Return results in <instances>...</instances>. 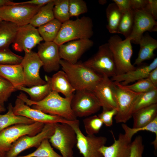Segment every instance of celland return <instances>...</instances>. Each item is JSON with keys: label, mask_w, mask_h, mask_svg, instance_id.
<instances>
[{"label": "cell", "mask_w": 157, "mask_h": 157, "mask_svg": "<svg viewBox=\"0 0 157 157\" xmlns=\"http://www.w3.org/2000/svg\"><path fill=\"white\" fill-rule=\"evenodd\" d=\"M72 96L63 97L58 93L51 91L46 97L39 101H31L23 92L20 93L17 97L22 100L27 105L32 106L33 108L47 114L61 117L68 121H73L76 119L77 117L71 108Z\"/></svg>", "instance_id": "obj_1"}, {"label": "cell", "mask_w": 157, "mask_h": 157, "mask_svg": "<svg viewBox=\"0 0 157 157\" xmlns=\"http://www.w3.org/2000/svg\"><path fill=\"white\" fill-rule=\"evenodd\" d=\"M60 65L76 91H92L103 77L83 63L72 64L61 59Z\"/></svg>", "instance_id": "obj_2"}, {"label": "cell", "mask_w": 157, "mask_h": 157, "mask_svg": "<svg viewBox=\"0 0 157 157\" xmlns=\"http://www.w3.org/2000/svg\"><path fill=\"white\" fill-rule=\"evenodd\" d=\"M93 27L92 20L89 17L83 16L75 20L70 19L62 23L53 42L59 46L74 40L90 39L94 33Z\"/></svg>", "instance_id": "obj_3"}, {"label": "cell", "mask_w": 157, "mask_h": 157, "mask_svg": "<svg viewBox=\"0 0 157 157\" xmlns=\"http://www.w3.org/2000/svg\"><path fill=\"white\" fill-rule=\"evenodd\" d=\"M131 40L128 38L124 40L118 35L111 36L107 42L112 53L116 68V75L134 70L131 58L133 53Z\"/></svg>", "instance_id": "obj_4"}, {"label": "cell", "mask_w": 157, "mask_h": 157, "mask_svg": "<svg viewBox=\"0 0 157 157\" xmlns=\"http://www.w3.org/2000/svg\"><path fill=\"white\" fill-rule=\"evenodd\" d=\"M45 124L35 122L31 124H20L7 127L0 132V157H5L12 144L24 135L33 136L40 132Z\"/></svg>", "instance_id": "obj_5"}, {"label": "cell", "mask_w": 157, "mask_h": 157, "mask_svg": "<svg viewBox=\"0 0 157 157\" xmlns=\"http://www.w3.org/2000/svg\"><path fill=\"white\" fill-rule=\"evenodd\" d=\"M49 140L59 151L62 157L73 156V149L77 143V136L74 129L69 124L55 123L54 132Z\"/></svg>", "instance_id": "obj_6"}, {"label": "cell", "mask_w": 157, "mask_h": 157, "mask_svg": "<svg viewBox=\"0 0 157 157\" xmlns=\"http://www.w3.org/2000/svg\"><path fill=\"white\" fill-rule=\"evenodd\" d=\"M74 129L77 136V147L83 157H103L99 151L105 145L107 138L103 136L95 135H85L79 127V121L76 119L69 124Z\"/></svg>", "instance_id": "obj_7"}, {"label": "cell", "mask_w": 157, "mask_h": 157, "mask_svg": "<svg viewBox=\"0 0 157 157\" xmlns=\"http://www.w3.org/2000/svg\"><path fill=\"white\" fill-rule=\"evenodd\" d=\"M83 63L103 76L109 78L116 74L113 57L107 43L100 46L96 53Z\"/></svg>", "instance_id": "obj_8"}, {"label": "cell", "mask_w": 157, "mask_h": 157, "mask_svg": "<svg viewBox=\"0 0 157 157\" xmlns=\"http://www.w3.org/2000/svg\"><path fill=\"white\" fill-rule=\"evenodd\" d=\"M72 110L77 117H86L97 112L101 107L92 91L88 90H76L71 103Z\"/></svg>", "instance_id": "obj_9"}, {"label": "cell", "mask_w": 157, "mask_h": 157, "mask_svg": "<svg viewBox=\"0 0 157 157\" xmlns=\"http://www.w3.org/2000/svg\"><path fill=\"white\" fill-rule=\"evenodd\" d=\"M41 7L31 4L8 5L0 8L2 20L10 22L18 26L30 24Z\"/></svg>", "instance_id": "obj_10"}, {"label": "cell", "mask_w": 157, "mask_h": 157, "mask_svg": "<svg viewBox=\"0 0 157 157\" xmlns=\"http://www.w3.org/2000/svg\"><path fill=\"white\" fill-rule=\"evenodd\" d=\"M55 130V123L45 124L42 131L33 136H23L13 143L5 157H17L21 152L32 147L37 148L42 141L49 139Z\"/></svg>", "instance_id": "obj_11"}, {"label": "cell", "mask_w": 157, "mask_h": 157, "mask_svg": "<svg viewBox=\"0 0 157 157\" xmlns=\"http://www.w3.org/2000/svg\"><path fill=\"white\" fill-rule=\"evenodd\" d=\"M115 85V97L117 112L115 116L116 123H125L132 117V109L133 102L138 94L121 87L118 83Z\"/></svg>", "instance_id": "obj_12"}, {"label": "cell", "mask_w": 157, "mask_h": 157, "mask_svg": "<svg viewBox=\"0 0 157 157\" xmlns=\"http://www.w3.org/2000/svg\"><path fill=\"white\" fill-rule=\"evenodd\" d=\"M43 40L37 29L29 24L19 27L12 47L16 51L27 53Z\"/></svg>", "instance_id": "obj_13"}, {"label": "cell", "mask_w": 157, "mask_h": 157, "mask_svg": "<svg viewBox=\"0 0 157 157\" xmlns=\"http://www.w3.org/2000/svg\"><path fill=\"white\" fill-rule=\"evenodd\" d=\"M20 64L23 69L25 86L30 87L47 83L40 75V70L43 64L37 53L32 51L25 53Z\"/></svg>", "instance_id": "obj_14"}, {"label": "cell", "mask_w": 157, "mask_h": 157, "mask_svg": "<svg viewBox=\"0 0 157 157\" xmlns=\"http://www.w3.org/2000/svg\"><path fill=\"white\" fill-rule=\"evenodd\" d=\"M15 114L30 119L34 122L42 123L44 124L57 123H65L69 124L72 121H69L57 116L45 113L40 110L31 108L22 100L17 98L13 106Z\"/></svg>", "instance_id": "obj_15"}, {"label": "cell", "mask_w": 157, "mask_h": 157, "mask_svg": "<svg viewBox=\"0 0 157 157\" xmlns=\"http://www.w3.org/2000/svg\"><path fill=\"white\" fill-rule=\"evenodd\" d=\"M134 22L133 29L129 38L136 44L146 31H157V22L149 14L144 10H133Z\"/></svg>", "instance_id": "obj_16"}, {"label": "cell", "mask_w": 157, "mask_h": 157, "mask_svg": "<svg viewBox=\"0 0 157 157\" xmlns=\"http://www.w3.org/2000/svg\"><path fill=\"white\" fill-rule=\"evenodd\" d=\"M93 45V41L88 39L67 42L59 46L60 58L70 63H76L83 54Z\"/></svg>", "instance_id": "obj_17"}, {"label": "cell", "mask_w": 157, "mask_h": 157, "mask_svg": "<svg viewBox=\"0 0 157 157\" xmlns=\"http://www.w3.org/2000/svg\"><path fill=\"white\" fill-rule=\"evenodd\" d=\"M116 85L109 78L103 76L101 81L92 90L103 110L116 109L117 107L115 97Z\"/></svg>", "instance_id": "obj_18"}, {"label": "cell", "mask_w": 157, "mask_h": 157, "mask_svg": "<svg viewBox=\"0 0 157 157\" xmlns=\"http://www.w3.org/2000/svg\"><path fill=\"white\" fill-rule=\"evenodd\" d=\"M38 50L37 53L44 71L47 73L58 71L60 66L59 46L53 41L44 42L38 45Z\"/></svg>", "instance_id": "obj_19"}, {"label": "cell", "mask_w": 157, "mask_h": 157, "mask_svg": "<svg viewBox=\"0 0 157 157\" xmlns=\"http://www.w3.org/2000/svg\"><path fill=\"white\" fill-rule=\"evenodd\" d=\"M136 67L133 70L124 74L115 75L110 79L115 83H119L122 85H126L129 84L139 80L147 78L150 72L157 68V58L154 59L149 64H142Z\"/></svg>", "instance_id": "obj_20"}, {"label": "cell", "mask_w": 157, "mask_h": 157, "mask_svg": "<svg viewBox=\"0 0 157 157\" xmlns=\"http://www.w3.org/2000/svg\"><path fill=\"white\" fill-rule=\"evenodd\" d=\"M114 142L111 145L102 146L99 150L103 157H129L131 141L129 140L124 134L120 133L116 139L113 134Z\"/></svg>", "instance_id": "obj_21"}, {"label": "cell", "mask_w": 157, "mask_h": 157, "mask_svg": "<svg viewBox=\"0 0 157 157\" xmlns=\"http://www.w3.org/2000/svg\"><path fill=\"white\" fill-rule=\"evenodd\" d=\"M45 79L49 83L51 91L61 93L65 97L72 96L76 91L66 74L63 70L58 71L51 77L45 75Z\"/></svg>", "instance_id": "obj_22"}, {"label": "cell", "mask_w": 157, "mask_h": 157, "mask_svg": "<svg viewBox=\"0 0 157 157\" xmlns=\"http://www.w3.org/2000/svg\"><path fill=\"white\" fill-rule=\"evenodd\" d=\"M0 76L10 82L17 90L21 86H25L23 69L21 64L0 65Z\"/></svg>", "instance_id": "obj_23"}, {"label": "cell", "mask_w": 157, "mask_h": 157, "mask_svg": "<svg viewBox=\"0 0 157 157\" xmlns=\"http://www.w3.org/2000/svg\"><path fill=\"white\" fill-rule=\"evenodd\" d=\"M138 44L140 49L133 65L138 66L142 64L143 61L154 58V51L157 48V40L146 33L143 35Z\"/></svg>", "instance_id": "obj_24"}, {"label": "cell", "mask_w": 157, "mask_h": 157, "mask_svg": "<svg viewBox=\"0 0 157 157\" xmlns=\"http://www.w3.org/2000/svg\"><path fill=\"white\" fill-rule=\"evenodd\" d=\"M157 117V104L140 109L133 113V128L144 126Z\"/></svg>", "instance_id": "obj_25"}, {"label": "cell", "mask_w": 157, "mask_h": 157, "mask_svg": "<svg viewBox=\"0 0 157 157\" xmlns=\"http://www.w3.org/2000/svg\"><path fill=\"white\" fill-rule=\"evenodd\" d=\"M19 27L10 22L0 21V49L9 48L14 41Z\"/></svg>", "instance_id": "obj_26"}, {"label": "cell", "mask_w": 157, "mask_h": 157, "mask_svg": "<svg viewBox=\"0 0 157 157\" xmlns=\"http://www.w3.org/2000/svg\"><path fill=\"white\" fill-rule=\"evenodd\" d=\"M11 103L9 104L8 110L5 114H0V132L11 126L20 124H31L35 122L33 120L26 117L15 114Z\"/></svg>", "instance_id": "obj_27"}, {"label": "cell", "mask_w": 157, "mask_h": 157, "mask_svg": "<svg viewBox=\"0 0 157 157\" xmlns=\"http://www.w3.org/2000/svg\"><path fill=\"white\" fill-rule=\"evenodd\" d=\"M55 0H53L42 7L32 18L30 24L36 28L39 27L55 19L53 8Z\"/></svg>", "instance_id": "obj_28"}, {"label": "cell", "mask_w": 157, "mask_h": 157, "mask_svg": "<svg viewBox=\"0 0 157 157\" xmlns=\"http://www.w3.org/2000/svg\"><path fill=\"white\" fill-rule=\"evenodd\" d=\"M106 11L107 22L106 26L107 30L111 33H117L122 13L114 3L109 4Z\"/></svg>", "instance_id": "obj_29"}, {"label": "cell", "mask_w": 157, "mask_h": 157, "mask_svg": "<svg viewBox=\"0 0 157 157\" xmlns=\"http://www.w3.org/2000/svg\"><path fill=\"white\" fill-rule=\"evenodd\" d=\"M157 103V88L139 93L135 99L132 109V114L138 110Z\"/></svg>", "instance_id": "obj_30"}, {"label": "cell", "mask_w": 157, "mask_h": 157, "mask_svg": "<svg viewBox=\"0 0 157 157\" xmlns=\"http://www.w3.org/2000/svg\"><path fill=\"white\" fill-rule=\"evenodd\" d=\"M62 23L54 19L38 27L39 34L44 42H53L56 38Z\"/></svg>", "instance_id": "obj_31"}, {"label": "cell", "mask_w": 157, "mask_h": 157, "mask_svg": "<svg viewBox=\"0 0 157 157\" xmlns=\"http://www.w3.org/2000/svg\"><path fill=\"white\" fill-rule=\"evenodd\" d=\"M122 127L124 130V135L130 140L131 141L133 136L138 132L141 131H147L154 133L155 138L151 144L154 146L155 150L157 149V117L147 125L142 127L133 128H130L125 123L122 124Z\"/></svg>", "instance_id": "obj_32"}, {"label": "cell", "mask_w": 157, "mask_h": 157, "mask_svg": "<svg viewBox=\"0 0 157 157\" xmlns=\"http://www.w3.org/2000/svg\"><path fill=\"white\" fill-rule=\"evenodd\" d=\"M47 83L44 85L34 86L30 87L21 86L17 90L22 91L28 94L31 100L34 101H39L46 97L51 89L49 83Z\"/></svg>", "instance_id": "obj_33"}, {"label": "cell", "mask_w": 157, "mask_h": 157, "mask_svg": "<svg viewBox=\"0 0 157 157\" xmlns=\"http://www.w3.org/2000/svg\"><path fill=\"white\" fill-rule=\"evenodd\" d=\"M134 22L133 10L130 9L122 13L118 26L117 33L122 34L125 38H129L133 29Z\"/></svg>", "instance_id": "obj_34"}, {"label": "cell", "mask_w": 157, "mask_h": 157, "mask_svg": "<svg viewBox=\"0 0 157 157\" xmlns=\"http://www.w3.org/2000/svg\"><path fill=\"white\" fill-rule=\"evenodd\" d=\"M17 157H62L54 151L49 139L44 140L40 144L33 152L27 155Z\"/></svg>", "instance_id": "obj_35"}, {"label": "cell", "mask_w": 157, "mask_h": 157, "mask_svg": "<svg viewBox=\"0 0 157 157\" xmlns=\"http://www.w3.org/2000/svg\"><path fill=\"white\" fill-rule=\"evenodd\" d=\"M53 12L55 19L62 23L70 19L69 0H55Z\"/></svg>", "instance_id": "obj_36"}, {"label": "cell", "mask_w": 157, "mask_h": 157, "mask_svg": "<svg viewBox=\"0 0 157 157\" xmlns=\"http://www.w3.org/2000/svg\"><path fill=\"white\" fill-rule=\"evenodd\" d=\"M85 131L87 135H95L98 133L103 124L98 115L86 117L83 120Z\"/></svg>", "instance_id": "obj_37"}, {"label": "cell", "mask_w": 157, "mask_h": 157, "mask_svg": "<svg viewBox=\"0 0 157 157\" xmlns=\"http://www.w3.org/2000/svg\"><path fill=\"white\" fill-rule=\"evenodd\" d=\"M119 83L122 88L137 93H144L157 88L147 78L137 81L129 85H122Z\"/></svg>", "instance_id": "obj_38"}, {"label": "cell", "mask_w": 157, "mask_h": 157, "mask_svg": "<svg viewBox=\"0 0 157 157\" xmlns=\"http://www.w3.org/2000/svg\"><path fill=\"white\" fill-rule=\"evenodd\" d=\"M23 57L14 53L9 48L0 49V65L20 64Z\"/></svg>", "instance_id": "obj_39"}, {"label": "cell", "mask_w": 157, "mask_h": 157, "mask_svg": "<svg viewBox=\"0 0 157 157\" xmlns=\"http://www.w3.org/2000/svg\"><path fill=\"white\" fill-rule=\"evenodd\" d=\"M17 90L8 81L0 76V104L4 106L11 94Z\"/></svg>", "instance_id": "obj_40"}, {"label": "cell", "mask_w": 157, "mask_h": 157, "mask_svg": "<svg viewBox=\"0 0 157 157\" xmlns=\"http://www.w3.org/2000/svg\"><path fill=\"white\" fill-rule=\"evenodd\" d=\"M69 7L71 17H78L88 11L86 3L83 0H69Z\"/></svg>", "instance_id": "obj_41"}, {"label": "cell", "mask_w": 157, "mask_h": 157, "mask_svg": "<svg viewBox=\"0 0 157 157\" xmlns=\"http://www.w3.org/2000/svg\"><path fill=\"white\" fill-rule=\"evenodd\" d=\"M142 138L141 135L137 136L131 144L129 157H143L144 150Z\"/></svg>", "instance_id": "obj_42"}, {"label": "cell", "mask_w": 157, "mask_h": 157, "mask_svg": "<svg viewBox=\"0 0 157 157\" xmlns=\"http://www.w3.org/2000/svg\"><path fill=\"white\" fill-rule=\"evenodd\" d=\"M117 112L116 109L110 110H103L98 116L106 126L110 127L113 125V118Z\"/></svg>", "instance_id": "obj_43"}, {"label": "cell", "mask_w": 157, "mask_h": 157, "mask_svg": "<svg viewBox=\"0 0 157 157\" xmlns=\"http://www.w3.org/2000/svg\"><path fill=\"white\" fill-rule=\"evenodd\" d=\"M143 10L146 11L156 20L157 19V0H147V5Z\"/></svg>", "instance_id": "obj_44"}, {"label": "cell", "mask_w": 157, "mask_h": 157, "mask_svg": "<svg viewBox=\"0 0 157 157\" xmlns=\"http://www.w3.org/2000/svg\"><path fill=\"white\" fill-rule=\"evenodd\" d=\"M119 10L123 13L130 9V0H113Z\"/></svg>", "instance_id": "obj_45"}, {"label": "cell", "mask_w": 157, "mask_h": 157, "mask_svg": "<svg viewBox=\"0 0 157 157\" xmlns=\"http://www.w3.org/2000/svg\"><path fill=\"white\" fill-rule=\"evenodd\" d=\"M53 0H32L20 2H13V5L20 4H31L42 7Z\"/></svg>", "instance_id": "obj_46"}, {"label": "cell", "mask_w": 157, "mask_h": 157, "mask_svg": "<svg viewBox=\"0 0 157 157\" xmlns=\"http://www.w3.org/2000/svg\"><path fill=\"white\" fill-rule=\"evenodd\" d=\"M147 2V0H130L131 8L133 10L144 9Z\"/></svg>", "instance_id": "obj_47"}, {"label": "cell", "mask_w": 157, "mask_h": 157, "mask_svg": "<svg viewBox=\"0 0 157 157\" xmlns=\"http://www.w3.org/2000/svg\"><path fill=\"white\" fill-rule=\"evenodd\" d=\"M147 78L155 87L157 88V68L150 72Z\"/></svg>", "instance_id": "obj_48"}, {"label": "cell", "mask_w": 157, "mask_h": 157, "mask_svg": "<svg viewBox=\"0 0 157 157\" xmlns=\"http://www.w3.org/2000/svg\"><path fill=\"white\" fill-rule=\"evenodd\" d=\"M13 2L9 0H0V8L3 6L13 5Z\"/></svg>", "instance_id": "obj_49"}, {"label": "cell", "mask_w": 157, "mask_h": 157, "mask_svg": "<svg viewBox=\"0 0 157 157\" xmlns=\"http://www.w3.org/2000/svg\"><path fill=\"white\" fill-rule=\"evenodd\" d=\"M6 109L4 106H2L0 104V113L5 111Z\"/></svg>", "instance_id": "obj_50"}, {"label": "cell", "mask_w": 157, "mask_h": 157, "mask_svg": "<svg viewBox=\"0 0 157 157\" xmlns=\"http://www.w3.org/2000/svg\"><path fill=\"white\" fill-rule=\"evenodd\" d=\"M2 21V19H1L0 17V21Z\"/></svg>", "instance_id": "obj_51"}, {"label": "cell", "mask_w": 157, "mask_h": 157, "mask_svg": "<svg viewBox=\"0 0 157 157\" xmlns=\"http://www.w3.org/2000/svg\"><path fill=\"white\" fill-rule=\"evenodd\" d=\"M72 157H75L74 156H72Z\"/></svg>", "instance_id": "obj_52"}, {"label": "cell", "mask_w": 157, "mask_h": 157, "mask_svg": "<svg viewBox=\"0 0 157 157\" xmlns=\"http://www.w3.org/2000/svg\"></svg>", "instance_id": "obj_53"}]
</instances>
